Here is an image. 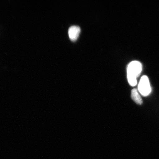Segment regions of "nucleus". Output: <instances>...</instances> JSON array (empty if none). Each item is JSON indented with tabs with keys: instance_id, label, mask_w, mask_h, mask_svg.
Segmentation results:
<instances>
[{
	"instance_id": "nucleus-1",
	"label": "nucleus",
	"mask_w": 159,
	"mask_h": 159,
	"mask_svg": "<svg viewBox=\"0 0 159 159\" xmlns=\"http://www.w3.org/2000/svg\"><path fill=\"white\" fill-rule=\"evenodd\" d=\"M142 69V65L138 61H134L130 63L127 69V76L129 84L135 86L137 83V78L140 74Z\"/></svg>"
},
{
	"instance_id": "nucleus-4",
	"label": "nucleus",
	"mask_w": 159,
	"mask_h": 159,
	"mask_svg": "<svg viewBox=\"0 0 159 159\" xmlns=\"http://www.w3.org/2000/svg\"><path fill=\"white\" fill-rule=\"evenodd\" d=\"M131 98L135 103L138 105H142L143 101L137 89H134L131 91Z\"/></svg>"
},
{
	"instance_id": "nucleus-3",
	"label": "nucleus",
	"mask_w": 159,
	"mask_h": 159,
	"mask_svg": "<svg viewBox=\"0 0 159 159\" xmlns=\"http://www.w3.org/2000/svg\"><path fill=\"white\" fill-rule=\"evenodd\" d=\"M81 31L80 28L78 26L73 25L69 28L68 34L71 40L75 41L78 39Z\"/></svg>"
},
{
	"instance_id": "nucleus-2",
	"label": "nucleus",
	"mask_w": 159,
	"mask_h": 159,
	"mask_svg": "<svg viewBox=\"0 0 159 159\" xmlns=\"http://www.w3.org/2000/svg\"><path fill=\"white\" fill-rule=\"evenodd\" d=\"M138 90L143 96L147 97L151 92L150 81L148 76L143 75L138 85Z\"/></svg>"
}]
</instances>
